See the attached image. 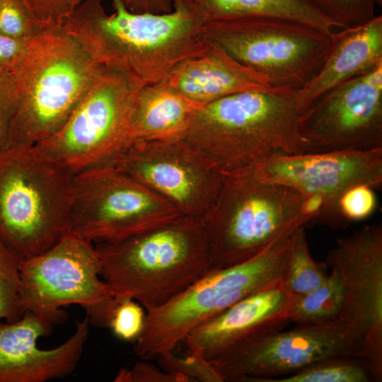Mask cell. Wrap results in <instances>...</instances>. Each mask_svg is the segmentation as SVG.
Instances as JSON below:
<instances>
[{
	"label": "cell",
	"mask_w": 382,
	"mask_h": 382,
	"mask_svg": "<svg viewBox=\"0 0 382 382\" xmlns=\"http://www.w3.org/2000/svg\"><path fill=\"white\" fill-rule=\"evenodd\" d=\"M62 28L97 62L143 86L163 81L175 66L212 45L185 13H134L123 0H83Z\"/></svg>",
	"instance_id": "obj_1"
},
{
	"label": "cell",
	"mask_w": 382,
	"mask_h": 382,
	"mask_svg": "<svg viewBox=\"0 0 382 382\" xmlns=\"http://www.w3.org/2000/svg\"><path fill=\"white\" fill-rule=\"evenodd\" d=\"M296 91H243L199 105L182 137L223 173L253 169L275 155L303 153L296 130Z\"/></svg>",
	"instance_id": "obj_2"
},
{
	"label": "cell",
	"mask_w": 382,
	"mask_h": 382,
	"mask_svg": "<svg viewBox=\"0 0 382 382\" xmlns=\"http://www.w3.org/2000/svg\"><path fill=\"white\" fill-rule=\"evenodd\" d=\"M95 247L115 301L132 299L146 311L166 303L213 268L199 220L191 218Z\"/></svg>",
	"instance_id": "obj_3"
},
{
	"label": "cell",
	"mask_w": 382,
	"mask_h": 382,
	"mask_svg": "<svg viewBox=\"0 0 382 382\" xmlns=\"http://www.w3.org/2000/svg\"><path fill=\"white\" fill-rule=\"evenodd\" d=\"M320 211L316 199L289 187L262 182L253 169L224 173L214 202L199 219L212 267L253 258L316 219Z\"/></svg>",
	"instance_id": "obj_4"
},
{
	"label": "cell",
	"mask_w": 382,
	"mask_h": 382,
	"mask_svg": "<svg viewBox=\"0 0 382 382\" xmlns=\"http://www.w3.org/2000/svg\"><path fill=\"white\" fill-rule=\"evenodd\" d=\"M105 70L62 27L36 34L13 69L19 98L7 147L33 146L55 133Z\"/></svg>",
	"instance_id": "obj_5"
},
{
	"label": "cell",
	"mask_w": 382,
	"mask_h": 382,
	"mask_svg": "<svg viewBox=\"0 0 382 382\" xmlns=\"http://www.w3.org/2000/svg\"><path fill=\"white\" fill-rule=\"evenodd\" d=\"M72 175L35 146L0 151V243L20 261L71 231Z\"/></svg>",
	"instance_id": "obj_6"
},
{
	"label": "cell",
	"mask_w": 382,
	"mask_h": 382,
	"mask_svg": "<svg viewBox=\"0 0 382 382\" xmlns=\"http://www.w3.org/2000/svg\"><path fill=\"white\" fill-rule=\"evenodd\" d=\"M289 236L245 262L212 268L166 303L146 311L134 352L145 360L156 359L173 351L195 328L245 297L281 284L286 270Z\"/></svg>",
	"instance_id": "obj_7"
},
{
	"label": "cell",
	"mask_w": 382,
	"mask_h": 382,
	"mask_svg": "<svg viewBox=\"0 0 382 382\" xmlns=\"http://www.w3.org/2000/svg\"><path fill=\"white\" fill-rule=\"evenodd\" d=\"M101 276L95 245L70 232L46 251L20 261L22 312L53 325L66 317L62 307L79 305L86 311L90 323L106 327L116 302Z\"/></svg>",
	"instance_id": "obj_8"
},
{
	"label": "cell",
	"mask_w": 382,
	"mask_h": 382,
	"mask_svg": "<svg viewBox=\"0 0 382 382\" xmlns=\"http://www.w3.org/2000/svg\"><path fill=\"white\" fill-rule=\"evenodd\" d=\"M207 38L265 76L273 88L298 91L320 68L330 35L295 21L240 17L202 25Z\"/></svg>",
	"instance_id": "obj_9"
},
{
	"label": "cell",
	"mask_w": 382,
	"mask_h": 382,
	"mask_svg": "<svg viewBox=\"0 0 382 382\" xmlns=\"http://www.w3.org/2000/svg\"><path fill=\"white\" fill-rule=\"evenodd\" d=\"M142 86L105 68L64 125L33 146L72 175L110 165L131 144L130 120Z\"/></svg>",
	"instance_id": "obj_10"
},
{
	"label": "cell",
	"mask_w": 382,
	"mask_h": 382,
	"mask_svg": "<svg viewBox=\"0 0 382 382\" xmlns=\"http://www.w3.org/2000/svg\"><path fill=\"white\" fill-rule=\"evenodd\" d=\"M182 218L169 202L111 165L72 175L71 231L93 243L117 241Z\"/></svg>",
	"instance_id": "obj_11"
},
{
	"label": "cell",
	"mask_w": 382,
	"mask_h": 382,
	"mask_svg": "<svg viewBox=\"0 0 382 382\" xmlns=\"http://www.w3.org/2000/svg\"><path fill=\"white\" fill-rule=\"evenodd\" d=\"M110 165L195 219L212 206L224 176L209 156L183 137L134 142Z\"/></svg>",
	"instance_id": "obj_12"
},
{
	"label": "cell",
	"mask_w": 382,
	"mask_h": 382,
	"mask_svg": "<svg viewBox=\"0 0 382 382\" xmlns=\"http://www.w3.org/2000/svg\"><path fill=\"white\" fill-rule=\"evenodd\" d=\"M325 263L340 273L345 298L338 325L347 333L376 382L382 381V225L339 238Z\"/></svg>",
	"instance_id": "obj_13"
},
{
	"label": "cell",
	"mask_w": 382,
	"mask_h": 382,
	"mask_svg": "<svg viewBox=\"0 0 382 382\" xmlns=\"http://www.w3.org/2000/svg\"><path fill=\"white\" fill-rule=\"evenodd\" d=\"M333 357L363 360L340 326L295 325L250 335L210 362L224 382H267Z\"/></svg>",
	"instance_id": "obj_14"
},
{
	"label": "cell",
	"mask_w": 382,
	"mask_h": 382,
	"mask_svg": "<svg viewBox=\"0 0 382 382\" xmlns=\"http://www.w3.org/2000/svg\"><path fill=\"white\" fill-rule=\"evenodd\" d=\"M296 130L304 153L382 148V65L313 100Z\"/></svg>",
	"instance_id": "obj_15"
},
{
	"label": "cell",
	"mask_w": 382,
	"mask_h": 382,
	"mask_svg": "<svg viewBox=\"0 0 382 382\" xmlns=\"http://www.w3.org/2000/svg\"><path fill=\"white\" fill-rule=\"evenodd\" d=\"M258 180L293 188L320 204L317 219L337 226L336 209L352 187L382 185V148L275 155L253 168Z\"/></svg>",
	"instance_id": "obj_16"
},
{
	"label": "cell",
	"mask_w": 382,
	"mask_h": 382,
	"mask_svg": "<svg viewBox=\"0 0 382 382\" xmlns=\"http://www.w3.org/2000/svg\"><path fill=\"white\" fill-rule=\"evenodd\" d=\"M89 324L86 315L67 340L42 349L37 341L52 324L31 313L13 323L0 321V382H45L71 374L82 357Z\"/></svg>",
	"instance_id": "obj_17"
},
{
	"label": "cell",
	"mask_w": 382,
	"mask_h": 382,
	"mask_svg": "<svg viewBox=\"0 0 382 382\" xmlns=\"http://www.w3.org/2000/svg\"><path fill=\"white\" fill-rule=\"evenodd\" d=\"M290 299L281 284L257 291L195 328L184 342L190 352L212 361L250 335L285 327Z\"/></svg>",
	"instance_id": "obj_18"
},
{
	"label": "cell",
	"mask_w": 382,
	"mask_h": 382,
	"mask_svg": "<svg viewBox=\"0 0 382 382\" xmlns=\"http://www.w3.org/2000/svg\"><path fill=\"white\" fill-rule=\"evenodd\" d=\"M382 65V16L363 24L344 28L330 35L323 64L296 93L301 114L319 96L330 89Z\"/></svg>",
	"instance_id": "obj_19"
},
{
	"label": "cell",
	"mask_w": 382,
	"mask_h": 382,
	"mask_svg": "<svg viewBox=\"0 0 382 382\" xmlns=\"http://www.w3.org/2000/svg\"><path fill=\"white\" fill-rule=\"evenodd\" d=\"M163 81L199 105L236 93L278 88L272 87L265 76L212 42L204 54L175 66Z\"/></svg>",
	"instance_id": "obj_20"
},
{
	"label": "cell",
	"mask_w": 382,
	"mask_h": 382,
	"mask_svg": "<svg viewBox=\"0 0 382 382\" xmlns=\"http://www.w3.org/2000/svg\"><path fill=\"white\" fill-rule=\"evenodd\" d=\"M200 25L226 18L270 17L295 21L331 35L340 26L322 14L309 0H172Z\"/></svg>",
	"instance_id": "obj_21"
},
{
	"label": "cell",
	"mask_w": 382,
	"mask_h": 382,
	"mask_svg": "<svg viewBox=\"0 0 382 382\" xmlns=\"http://www.w3.org/2000/svg\"><path fill=\"white\" fill-rule=\"evenodd\" d=\"M199 105L177 93L163 81L143 86L131 117V144L139 141L182 137Z\"/></svg>",
	"instance_id": "obj_22"
},
{
	"label": "cell",
	"mask_w": 382,
	"mask_h": 382,
	"mask_svg": "<svg viewBox=\"0 0 382 382\" xmlns=\"http://www.w3.org/2000/svg\"><path fill=\"white\" fill-rule=\"evenodd\" d=\"M329 268L330 272L320 286L306 294L291 296L288 309L289 323L295 325H338L345 291L340 273L334 267Z\"/></svg>",
	"instance_id": "obj_23"
},
{
	"label": "cell",
	"mask_w": 382,
	"mask_h": 382,
	"mask_svg": "<svg viewBox=\"0 0 382 382\" xmlns=\"http://www.w3.org/2000/svg\"><path fill=\"white\" fill-rule=\"evenodd\" d=\"M327 265L311 255L305 226L297 227L289 238V254L286 273L281 286L290 296L306 294L326 279Z\"/></svg>",
	"instance_id": "obj_24"
},
{
	"label": "cell",
	"mask_w": 382,
	"mask_h": 382,
	"mask_svg": "<svg viewBox=\"0 0 382 382\" xmlns=\"http://www.w3.org/2000/svg\"><path fill=\"white\" fill-rule=\"evenodd\" d=\"M375 381L369 365L352 357L320 360L288 376L267 382H371Z\"/></svg>",
	"instance_id": "obj_25"
},
{
	"label": "cell",
	"mask_w": 382,
	"mask_h": 382,
	"mask_svg": "<svg viewBox=\"0 0 382 382\" xmlns=\"http://www.w3.org/2000/svg\"><path fill=\"white\" fill-rule=\"evenodd\" d=\"M19 262L0 243V321L13 323L23 315L18 298Z\"/></svg>",
	"instance_id": "obj_26"
},
{
	"label": "cell",
	"mask_w": 382,
	"mask_h": 382,
	"mask_svg": "<svg viewBox=\"0 0 382 382\" xmlns=\"http://www.w3.org/2000/svg\"><path fill=\"white\" fill-rule=\"evenodd\" d=\"M325 17L340 28L366 23L376 16V6L382 0H309Z\"/></svg>",
	"instance_id": "obj_27"
},
{
	"label": "cell",
	"mask_w": 382,
	"mask_h": 382,
	"mask_svg": "<svg viewBox=\"0 0 382 382\" xmlns=\"http://www.w3.org/2000/svg\"><path fill=\"white\" fill-rule=\"evenodd\" d=\"M156 359L163 371L185 376L190 381L224 382L212 364L198 354L190 352L181 358L171 351L158 355Z\"/></svg>",
	"instance_id": "obj_28"
},
{
	"label": "cell",
	"mask_w": 382,
	"mask_h": 382,
	"mask_svg": "<svg viewBox=\"0 0 382 382\" xmlns=\"http://www.w3.org/2000/svg\"><path fill=\"white\" fill-rule=\"evenodd\" d=\"M146 314L143 306L137 301L124 299L115 303L106 327L120 340L135 342L143 332Z\"/></svg>",
	"instance_id": "obj_29"
},
{
	"label": "cell",
	"mask_w": 382,
	"mask_h": 382,
	"mask_svg": "<svg viewBox=\"0 0 382 382\" xmlns=\"http://www.w3.org/2000/svg\"><path fill=\"white\" fill-rule=\"evenodd\" d=\"M376 206L374 188L366 185L352 187L340 197L336 209L337 226L364 219L369 216Z\"/></svg>",
	"instance_id": "obj_30"
},
{
	"label": "cell",
	"mask_w": 382,
	"mask_h": 382,
	"mask_svg": "<svg viewBox=\"0 0 382 382\" xmlns=\"http://www.w3.org/2000/svg\"><path fill=\"white\" fill-rule=\"evenodd\" d=\"M40 31L21 0H0V35L30 40Z\"/></svg>",
	"instance_id": "obj_31"
},
{
	"label": "cell",
	"mask_w": 382,
	"mask_h": 382,
	"mask_svg": "<svg viewBox=\"0 0 382 382\" xmlns=\"http://www.w3.org/2000/svg\"><path fill=\"white\" fill-rule=\"evenodd\" d=\"M19 93L13 69H0V151L7 147L10 125Z\"/></svg>",
	"instance_id": "obj_32"
},
{
	"label": "cell",
	"mask_w": 382,
	"mask_h": 382,
	"mask_svg": "<svg viewBox=\"0 0 382 382\" xmlns=\"http://www.w3.org/2000/svg\"><path fill=\"white\" fill-rule=\"evenodd\" d=\"M40 30L62 27L71 13L69 0H21Z\"/></svg>",
	"instance_id": "obj_33"
},
{
	"label": "cell",
	"mask_w": 382,
	"mask_h": 382,
	"mask_svg": "<svg viewBox=\"0 0 382 382\" xmlns=\"http://www.w3.org/2000/svg\"><path fill=\"white\" fill-rule=\"evenodd\" d=\"M116 382H187V378L161 371L147 362H137L131 369H122L115 378Z\"/></svg>",
	"instance_id": "obj_34"
},
{
	"label": "cell",
	"mask_w": 382,
	"mask_h": 382,
	"mask_svg": "<svg viewBox=\"0 0 382 382\" xmlns=\"http://www.w3.org/2000/svg\"><path fill=\"white\" fill-rule=\"evenodd\" d=\"M29 41L0 35V69H14L22 59Z\"/></svg>",
	"instance_id": "obj_35"
},
{
	"label": "cell",
	"mask_w": 382,
	"mask_h": 382,
	"mask_svg": "<svg viewBox=\"0 0 382 382\" xmlns=\"http://www.w3.org/2000/svg\"><path fill=\"white\" fill-rule=\"evenodd\" d=\"M83 0H69L71 12ZM134 13H167L173 11L172 0H123Z\"/></svg>",
	"instance_id": "obj_36"
}]
</instances>
